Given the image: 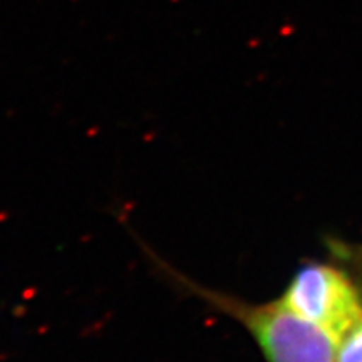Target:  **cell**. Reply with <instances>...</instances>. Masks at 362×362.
<instances>
[{"label": "cell", "instance_id": "obj_4", "mask_svg": "<svg viewBox=\"0 0 362 362\" xmlns=\"http://www.w3.org/2000/svg\"><path fill=\"white\" fill-rule=\"evenodd\" d=\"M327 245L334 259L362 269V245H351V243L339 242V240H330Z\"/></svg>", "mask_w": 362, "mask_h": 362}, {"label": "cell", "instance_id": "obj_2", "mask_svg": "<svg viewBox=\"0 0 362 362\" xmlns=\"http://www.w3.org/2000/svg\"><path fill=\"white\" fill-rule=\"evenodd\" d=\"M279 298L334 341L362 319L361 285L336 262L307 260L298 265Z\"/></svg>", "mask_w": 362, "mask_h": 362}, {"label": "cell", "instance_id": "obj_3", "mask_svg": "<svg viewBox=\"0 0 362 362\" xmlns=\"http://www.w3.org/2000/svg\"><path fill=\"white\" fill-rule=\"evenodd\" d=\"M336 362H362V319L336 341Z\"/></svg>", "mask_w": 362, "mask_h": 362}, {"label": "cell", "instance_id": "obj_1", "mask_svg": "<svg viewBox=\"0 0 362 362\" xmlns=\"http://www.w3.org/2000/svg\"><path fill=\"white\" fill-rule=\"evenodd\" d=\"M148 259L176 291L203 302L211 310L230 317L250 334L265 362H336V341L310 320L288 309L280 298L250 302L233 293L198 284L143 247Z\"/></svg>", "mask_w": 362, "mask_h": 362}]
</instances>
